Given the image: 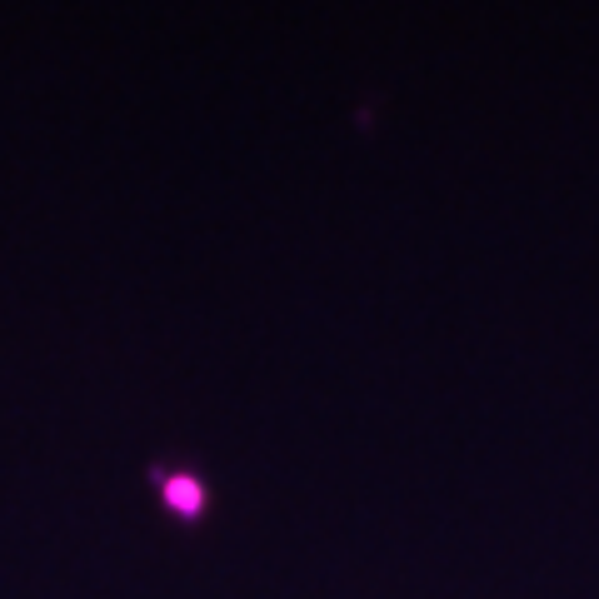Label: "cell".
Masks as SVG:
<instances>
[{
	"label": "cell",
	"instance_id": "obj_1",
	"mask_svg": "<svg viewBox=\"0 0 599 599\" xmlns=\"http://www.w3.org/2000/svg\"><path fill=\"white\" fill-rule=\"evenodd\" d=\"M150 479H155V489H160L170 515H180V519L205 515V485H200L195 475H185V469H155Z\"/></svg>",
	"mask_w": 599,
	"mask_h": 599
}]
</instances>
